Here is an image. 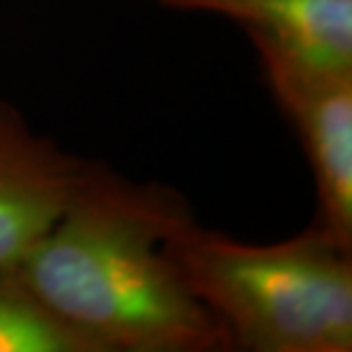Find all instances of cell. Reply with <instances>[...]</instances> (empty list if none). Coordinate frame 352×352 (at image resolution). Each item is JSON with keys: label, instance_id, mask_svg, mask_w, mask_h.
<instances>
[{"label": "cell", "instance_id": "obj_2", "mask_svg": "<svg viewBox=\"0 0 352 352\" xmlns=\"http://www.w3.org/2000/svg\"><path fill=\"white\" fill-rule=\"evenodd\" d=\"M165 250L231 350H352V245L320 224L281 243L250 245L199 227L188 213Z\"/></svg>", "mask_w": 352, "mask_h": 352}, {"label": "cell", "instance_id": "obj_3", "mask_svg": "<svg viewBox=\"0 0 352 352\" xmlns=\"http://www.w3.org/2000/svg\"><path fill=\"white\" fill-rule=\"evenodd\" d=\"M250 41L311 165L316 224L352 245V67L320 65L261 37Z\"/></svg>", "mask_w": 352, "mask_h": 352}, {"label": "cell", "instance_id": "obj_5", "mask_svg": "<svg viewBox=\"0 0 352 352\" xmlns=\"http://www.w3.org/2000/svg\"><path fill=\"white\" fill-rule=\"evenodd\" d=\"M186 12H208L243 25L307 60L352 67V0H158Z\"/></svg>", "mask_w": 352, "mask_h": 352}, {"label": "cell", "instance_id": "obj_6", "mask_svg": "<svg viewBox=\"0 0 352 352\" xmlns=\"http://www.w3.org/2000/svg\"><path fill=\"white\" fill-rule=\"evenodd\" d=\"M0 352L94 350L32 293L16 265H0Z\"/></svg>", "mask_w": 352, "mask_h": 352}, {"label": "cell", "instance_id": "obj_1", "mask_svg": "<svg viewBox=\"0 0 352 352\" xmlns=\"http://www.w3.org/2000/svg\"><path fill=\"white\" fill-rule=\"evenodd\" d=\"M188 213L174 190L89 163L65 213L16 270L94 352L231 350L167 256V234Z\"/></svg>", "mask_w": 352, "mask_h": 352}, {"label": "cell", "instance_id": "obj_4", "mask_svg": "<svg viewBox=\"0 0 352 352\" xmlns=\"http://www.w3.org/2000/svg\"><path fill=\"white\" fill-rule=\"evenodd\" d=\"M0 98V265H16L60 215L87 172Z\"/></svg>", "mask_w": 352, "mask_h": 352}]
</instances>
